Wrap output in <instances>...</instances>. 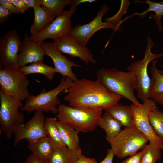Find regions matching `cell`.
Returning a JSON list of instances; mask_svg holds the SVG:
<instances>
[{
  "label": "cell",
  "instance_id": "1",
  "mask_svg": "<svg viewBox=\"0 0 163 163\" xmlns=\"http://www.w3.org/2000/svg\"><path fill=\"white\" fill-rule=\"evenodd\" d=\"M65 91V100L74 107L105 110L123 97L109 91L97 80L84 78L73 81Z\"/></svg>",
  "mask_w": 163,
  "mask_h": 163
},
{
  "label": "cell",
  "instance_id": "2",
  "mask_svg": "<svg viewBox=\"0 0 163 163\" xmlns=\"http://www.w3.org/2000/svg\"><path fill=\"white\" fill-rule=\"evenodd\" d=\"M96 80L110 91L126 98L133 104L140 103L134 94L136 81L132 72L116 68H102L97 72Z\"/></svg>",
  "mask_w": 163,
  "mask_h": 163
},
{
  "label": "cell",
  "instance_id": "3",
  "mask_svg": "<svg viewBox=\"0 0 163 163\" xmlns=\"http://www.w3.org/2000/svg\"><path fill=\"white\" fill-rule=\"evenodd\" d=\"M102 110L62 104L58 106L56 117L59 121L79 132H90L93 131L98 126Z\"/></svg>",
  "mask_w": 163,
  "mask_h": 163
},
{
  "label": "cell",
  "instance_id": "4",
  "mask_svg": "<svg viewBox=\"0 0 163 163\" xmlns=\"http://www.w3.org/2000/svg\"><path fill=\"white\" fill-rule=\"evenodd\" d=\"M73 82L68 77L63 78L59 85L53 89L46 91L45 88H43L39 94L30 95L25 100V103L20 110L28 113L39 111L57 114L61 103L58 97L59 94L67 90Z\"/></svg>",
  "mask_w": 163,
  "mask_h": 163
},
{
  "label": "cell",
  "instance_id": "5",
  "mask_svg": "<svg viewBox=\"0 0 163 163\" xmlns=\"http://www.w3.org/2000/svg\"><path fill=\"white\" fill-rule=\"evenodd\" d=\"M154 45L152 39L148 35L145 55L142 60L131 63L127 66L128 71L133 73L136 81L135 88L138 97L144 102L150 98L151 78L148 73V66L150 62L163 56V53L154 54L151 49Z\"/></svg>",
  "mask_w": 163,
  "mask_h": 163
},
{
  "label": "cell",
  "instance_id": "6",
  "mask_svg": "<svg viewBox=\"0 0 163 163\" xmlns=\"http://www.w3.org/2000/svg\"><path fill=\"white\" fill-rule=\"evenodd\" d=\"M148 141L145 135L135 126L125 127L109 143L115 155L122 158L137 153Z\"/></svg>",
  "mask_w": 163,
  "mask_h": 163
},
{
  "label": "cell",
  "instance_id": "7",
  "mask_svg": "<svg viewBox=\"0 0 163 163\" xmlns=\"http://www.w3.org/2000/svg\"><path fill=\"white\" fill-rule=\"evenodd\" d=\"M0 124L1 131L8 139L11 138L14 129L24 123V114L19 110L22 101L7 95L0 91Z\"/></svg>",
  "mask_w": 163,
  "mask_h": 163
},
{
  "label": "cell",
  "instance_id": "8",
  "mask_svg": "<svg viewBox=\"0 0 163 163\" xmlns=\"http://www.w3.org/2000/svg\"><path fill=\"white\" fill-rule=\"evenodd\" d=\"M26 76L18 68H2L0 91L21 101L25 100L30 95L28 89L30 82Z\"/></svg>",
  "mask_w": 163,
  "mask_h": 163
},
{
  "label": "cell",
  "instance_id": "9",
  "mask_svg": "<svg viewBox=\"0 0 163 163\" xmlns=\"http://www.w3.org/2000/svg\"><path fill=\"white\" fill-rule=\"evenodd\" d=\"M76 0H73L70 9L64 10L47 27L30 37L31 40L40 45L47 39L54 40L68 35L72 28L71 18L77 10Z\"/></svg>",
  "mask_w": 163,
  "mask_h": 163
},
{
  "label": "cell",
  "instance_id": "10",
  "mask_svg": "<svg viewBox=\"0 0 163 163\" xmlns=\"http://www.w3.org/2000/svg\"><path fill=\"white\" fill-rule=\"evenodd\" d=\"M156 105L150 98L142 104H133L130 106L135 126L147 137L150 144L161 150L163 149V141L153 130L149 118V114L157 107Z\"/></svg>",
  "mask_w": 163,
  "mask_h": 163
},
{
  "label": "cell",
  "instance_id": "11",
  "mask_svg": "<svg viewBox=\"0 0 163 163\" xmlns=\"http://www.w3.org/2000/svg\"><path fill=\"white\" fill-rule=\"evenodd\" d=\"M110 10V7L101 5L96 16L90 22L83 25L78 24L72 27L69 35L75 38L81 45L86 46L90 38L97 31L103 29L117 30L116 24L112 22H103L102 19Z\"/></svg>",
  "mask_w": 163,
  "mask_h": 163
},
{
  "label": "cell",
  "instance_id": "12",
  "mask_svg": "<svg viewBox=\"0 0 163 163\" xmlns=\"http://www.w3.org/2000/svg\"><path fill=\"white\" fill-rule=\"evenodd\" d=\"M45 118L41 111H36L33 117L27 123L18 126L14 129V145L21 140L33 141L46 136L45 129Z\"/></svg>",
  "mask_w": 163,
  "mask_h": 163
},
{
  "label": "cell",
  "instance_id": "13",
  "mask_svg": "<svg viewBox=\"0 0 163 163\" xmlns=\"http://www.w3.org/2000/svg\"><path fill=\"white\" fill-rule=\"evenodd\" d=\"M22 43L18 34L14 29L6 33L2 38L0 40L2 68H18V55Z\"/></svg>",
  "mask_w": 163,
  "mask_h": 163
},
{
  "label": "cell",
  "instance_id": "14",
  "mask_svg": "<svg viewBox=\"0 0 163 163\" xmlns=\"http://www.w3.org/2000/svg\"><path fill=\"white\" fill-rule=\"evenodd\" d=\"M53 43L56 48L61 53L68 55L72 58H78L86 64L97 62L87 47L81 45L69 35L54 40Z\"/></svg>",
  "mask_w": 163,
  "mask_h": 163
},
{
  "label": "cell",
  "instance_id": "15",
  "mask_svg": "<svg viewBox=\"0 0 163 163\" xmlns=\"http://www.w3.org/2000/svg\"><path fill=\"white\" fill-rule=\"evenodd\" d=\"M40 45L43 48L45 55L50 57L52 60L54 68L57 73L60 74L63 78L68 77L73 81L78 79L76 74L72 70L73 67H82L83 66L71 61L56 48L53 42H43Z\"/></svg>",
  "mask_w": 163,
  "mask_h": 163
},
{
  "label": "cell",
  "instance_id": "16",
  "mask_svg": "<svg viewBox=\"0 0 163 163\" xmlns=\"http://www.w3.org/2000/svg\"><path fill=\"white\" fill-rule=\"evenodd\" d=\"M45 55L41 46L31 40L25 34L18 54L17 67L19 69L28 64L43 61Z\"/></svg>",
  "mask_w": 163,
  "mask_h": 163
},
{
  "label": "cell",
  "instance_id": "17",
  "mask_svg": "<svg viewBox=\"0 0 163 163\" xmlns=\"http://www.w3.org/2000/svg\"><path fill=\"white\" fill-rule=\"evenodd\" d=\"M33 9L34 19L30 29L32 35L35 34L45 28L55 17L47 8L41 6L37 7Z\"/></svg>",
  "mask_w": 163,
  "mask_h": 163
},
{
  "label": "cell",
  "instance_id": "18",
  "mask_svg": "<svg viewBox=\"0 0 163 163\" xmlns=\"http://www.w3.org/2000/svg\"><path fill=\"white\" fill-rule=\"evenodd\" d=\"M28 149L37 157L48 160L53 153L55 148L46 136L36 140L28 142Z\"/></svg>",
  "mask_w": 163,
  "mask_h": 163
},
{
  "label": "cell",
  "instance_id": "19",
  "mask_svg": "<svg viewBox=\"0 0 163 163\" xmlns=\"http://www.w3.org/2000/svg\"><path fill=\"white\" fill-rule=\"evenodd\" d=\"M105 110L125 127L135 126L130 106L117 103Z\"/></svg>",
  "mask_w": 163,
  "mask_h": 163
},
{
  "label": "cell",
  "instance_id": "20",
  "mask_svg": "<svg viewBox=\"0 0 163 163\" xmlns=\"http://www.w3.org/2000/svg\"><path fill=\"white\" fill-rule=\"evenodd\" d=\"M82 154L80 147L75 149L67 147L55 148L53 153L47 160L48 163H75Z\"/></svg>",
  "mask_w": 163,
  "mask_h": 163
},
{
  "label": "cell",
  "instance_id": "21",
  "mask_svg": "<svg viewBox=\"0 0 163 163\" xmlns=\"http://www.w3.org/2000/svg\"><path fill=\"white\" fill-rule=\"evenodd\" d=\"M134 3L139 2L146 3L149 5V7L145 11L141 13H135L130 17L135 15H138L140 18H143L145 17L147 13L151 11L154 12L155 14L150 15V18L154 19L158 28V30L161 32L163 33V27L162 25L161 19L163 17V1L159 2H155L149 0L145 1H141L136 0Z\"/></svg>",
  "mask_w": 163,
  "mask_h": 163
},
{
  "label": "cell",
  "instance_id": "22",
  "mask_svg": "<svg viewBox=\"0 0 163 163\" xmlns=\"http://www.w3.org/2000/svg\"><path fill=\"white\" fill-rule=\"evenodd\" d=\"M98 125L105 132L106 139L109 143L121 131L123 126L118 120L106 112L102 115Z\"/></svg>",
  "mask_w": 163,
  "mask_h": 163
},
{
  "label": "cell",
  "instance_id": "23",
  "mask_svg": "<svg viewBox=\"0 0 163 163\" xmlns=\"http://www.w3.org/2000/svg\"><path fill=\"white\" fill-rule=\"evenodd\" d=\"M57 125L60 131L62 139L66 147L71 149L80 148L78 131L59 120Z\"/></svg>",
  "mask_w": 163,
  "mask_h": 163
},
{
  "label": "cell",
  "instance_id": "24",
  "mask_svg": "<svg viewBox=\"0 0 163 163\" xmlns=\"http://www.w3.org/2000/svg\"><path fill=\"white\" fill-rule=\"evenodd\" d=\"M56 117H49L45 118V129L47 136L55 148L67 147L64 143L57 125Z\"/></svg>",
  "mask_w": 163,
  "mask_h": 163
},
{
  "label": "cell",
  "instance_id": "25",
  "mask_svg": "<svg viewBox=\"0 0 163 163\" xmlns=\"http://www.w3.org/2000/svg\"><path fill=\"white\" fill-rule=\"evenodd\" d=\"M20 71L25 75L34 73L44 75L49 80L53 79L57 71L54 67L48 66L43 62H38L25 66L19 68Z\"/></svg>",
  "mask_w": 163,
  "mask_h": 163
},
{
  "label": "cell",
  "instance_id": "26",
  "mask_svg": "<svg viewBox=\"0 0 163 163\" xmlns=\"http://www.w3.org/2000/svg\"><path fill=\"white\" fill-rule=\"evenodd\" d=\"M152 62L150 66V72L152 75L150 98L153 95L163 93V70H160L157 69L156 60Z\"/></svg>",
  "mask_w": 163,
  "mask_h": 163
},
{
  "label": "cell",
  "instance_id": "27",
  "mask_svg": "<svg viewBox=\"0 0 163 163\" xmlns=\"http://www.w3.org/2000/svg\"><path fill=\"white\" fill-rule=\"evenodd\" d=\"M71 0H40L41 5L47 8L55 16L62 13L64 8L71 5Z\"/></svg>",
  "mask_w": 163,
  "mask_h": 163
},
{
  "label": "cell",
  "instance_id": "28",
  "mask_svg": "<svg viewBox=\"0 0 163 163\" xmlns=\"http://www.w3.org/2000/svg\"><path fill=\"white\" fill-rule=\"evenodd\" d=\"M140 163H155L161 157V149L149 143L142 148Z\"/></svg>",
  "mask_w": 163,
  "mask_h": 163
},
{
  "label": "cell",
  "instance_id": "29",
  "mask_svg": "<svg viewBox=\"0 0 163 163\" xmlns=\"http://www.w3.org/2000/svg\"><path fill=\"white\" fill-rule=\"evenodd\" d=\"M121 2L120 9L116 14L105 19L106 21L112 22L114 23L117 26V30L118 31L121 30L119 26L122 23L121 18L126 13L130 4L129 0H122Z\"/></svg>",
  "mask_w": 163,
  "mask_h": 163
},
{
  "label": "cell",
  "instance_id": "30",
  "mask_svg": "<svg viewBox=\"0 0 163 163\" xmlns=\"http://www.w3.org/2000/svg\"><path fill=\"white\" fill-rule=\"evenodd\" d=\"M149 121L151 127L157 136L163 141V123L153 112L149 115Z\"/></svg>",
  "mask_w": 163,
  "mask_h": 163
},
{
  "label": "cell",
  "instance_id": "31",
  "mask_svg": "<svg viewBox=\"0 0 163 163\" xmlns=\"http://www.w3.org/2000/svg\"><path fill=\"white\" fill-rule=\"evenodd\" d=\"M0 5L5 7L12 14L20 13L18 9L11 0H0Z\"/></svg>",
  "mask_w": 163,
  "mask_h": 163
},
{
  "label": "cell",
  "instance_id": "32",
  "mask_svg": "<svg viewBox=\"0 0 163 163\" xmlns=\"http://www.w3.org/2000/svg\"><path fill=\"white\" fill-rule=\"evenodd\" d=\"M143 152L142 150L130 156L122 161V163H140L142 155Z\"/></svg>",
  "mask_w": 163,
  "mask_h": 163
},
{
  "label": "cell",
  "instance_id": "33",
  "mask_svg": "<svg viewBox=\"0 0 163 163\" xmlns=\"http://www.w3.org/2000/svg\"><path fill=\"white\" fill-rule=\"evenodd\" d=\"M12 14L5 7L0 5V24L4 23Z\"/></svg>",
  "mask_w": 163,
  "mask_h": 163
},
{
  "label": "cell",
  "instance_id": "34",
  "mask_svg": "<svg viewBox=\"0 0 163 163\" xmlns=\"http://www.w3.org/2000/svg\"><path fill=\"white\" fill-rule=\"evenodd\" d=\"M11 1L16 7L20 13H23L29 8L23 0H11Z\"/></svg>",
  "mask_w": 163,
  "mask_h": 163
},
{
  "label": "cell",
  "instance_id": "35",
  "mask_svg": "<svg viewBox=\"0 0 163 163\" xmlns=\"http://www.w3.org/2000/svg\"><path fill=\"white\" fill-rule=\"evenodd\" d=\"M23 163H48V162L47 160L40 158L31 153Z\"/></svg>",
  "mask_w": 163,
  "mask_h": 163
},
{
  "label": "cell",
  "instance_id": "36",
  "mask_svg": "<svg viewBox=\"0 0 163 163\" xmlns=\"http://www.w3.org/2000/svg\"><path fill=\"white\" fill-rule=\"evenodd\" d=\"M75 163H97L94 158L86 157L82 154L77 158Z\"/></svg>",
  "mask_w": 163,
  "mask_h": 163
},
{
  "label": "cell",
  "instance_id": "37",
  "mask_svg": "<svg viewBox=\"0 0 163 163\" xmlns=\"http://www.w3.org/2000/svg\"><path fill=\"white\" fill-rule=\"evenodd\" d=\"M114 155L111 149H109L107 151V155L105 158L99 163H112Z\"/></svg>",
  "mask_w": 163,
  "mask_h": 163
},
{
  "label": "cell",
  "instance_id": "38",
  "mask_svg": "<svg viewBox=\"0 0 163 163\" xmlns=\"http://www.w3.org/2000/svg\"><path fill=\"white\" fill-rule=\"evenodd\" d=\"M28 7L34 8L38 6H41L40 0H23Z\"/></svg>",
  "mask_w": 163,
  "mask_h": 163
},
{
  "label": "cell",
  "instance_id": "39",
  "mask_svg": "<svg viewBox=\"0 0 163 163\" xmlns=\"http://www.w3.org/2000/svg\"><path fill=\"white\" fill-rule=\"evenodd\" d=\"M151 98L156 103H157L163 106V93L153 95L151 97Z\"/></svg>",
  "mask_w": 163,
  "mask_h": 163
},
{
  "label": "cell",
  "instance_id": "40",
  "mask_svg": "<svg viewBox=\"0 0 163 163\" xmlns=\"http://www.w3.org/2000/svg\"><path fill=\"white\" fill-rule=\"evenodd\" d=\"M153 111L163 123V113L157 107L155 108Z\"/></svg>",
  "mask_w": 163,
  "mask_h": 163
},
{
  "label": "cell",
  "instance_id": "41",
  "mask_svg": "<svg viewBox=\"0 0 163 163\" xmlns=\"http://www.w3.org/2000/svg\"><path fill=\"white\" fill-rule=\"evenodd\" d=\"M95 1H96L95 0H76L77 4L78 5L85 2L91 3Z\"/></svg>",
  "mask_w": 163,
  "mask_h": 163
}]
</instances>
